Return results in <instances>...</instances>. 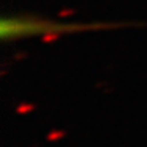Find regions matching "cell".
Wrapping results in <instances>:
<instances>
[{"instance_id":"obj_1","label":"cell","mask_w":147,"mask_h":147,"mask_svg":"<svg viewBox=\"0 0 147 147\" xmlns=\"http://www.w3.org/2000/svg\"><path fill=\"white\" fill-rule=\"evenodd\" d=\"M103 25H91L80 22H64V20L49 19L44 16H36L30 13H13L5 14L0 19V39L3 42H17L34 38H52L72 34L78 31L102 28Z\"/></svg>"}]
</instances>
